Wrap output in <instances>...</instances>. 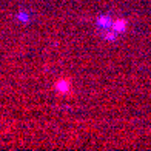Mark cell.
Segmentation results:
<instances>
[{
  "label": "cell",
  "mask_w": 151,
  "mask_h": 151,
  "mask_svg": "<svg viewBox=\"0 0 151 151\" xmlns=\"http://www.w3.org/2000/svg\"><path fill=\"white\" fill-rule=\"evenodd\" d=\"M19 19L20 20H29V16L28 14H19Z\"/></svg>",
  "instance_id": "5b68a950"
},
{
  "label": "cell",
  "mask_w": 151,
  "mask_h": 151,
  "mask_svg": "<svg viewBox=\"0 0 151 151\" xmlns=\"http://www.w3.org/2000/svg\"><path fill=\"white\" fill-rule=\"evenodd\" d=\"M105 39L106 40H114L116 39V34L114 32H108V34H105Z\"/></svg>",
  "instance_id": "277c9868"
},
{
  "label": "cell",
  "mask_w": 151,
  "mask_h": 151,
  "mask_svg": "<svg viewBox=\"0 0 151 151\" xmlns=\"http://www.w3.org/2000/svg\"><path fill=\"white\" fill-rule=\"evenodd\" d=\"M113 26H114V31L116 32H122V31H125L127 29V20H116V22L113 23Z\"/></svg>",
  "instance_id": "3957f363"
},
{
  "label": "cell",
  "mask_w": 151,
  "mask_h": 151,
  "mask_svg": "<svg viewBox=\"0 0 151 151\" xmlns=\"http://www.w3.org/2000/svg\"><path fill=\"white\" fill-rule=\"evenodd\" d=\"M114 22L111 19H109L108 16H100V17H97V25L99 26H104V28H108V26H111Z\"/></svg>",
  "instance_id": "7a4b0ae2"
},
{
  "label": "cell",
  "mask_w": 151,
  "mask_h": 151,
  "mask_svg": "<svg viewBox=\"0 0 151 151\" xmlns=\"http://www.w3.org/2000/svg\"><path fill=\"white\" fill-rule=\"evenodd\" d=\"M56 90L62 94H66L68 91H70V80H65V79L59 80L56 83Z\"/></svg>",
  "instance_id": "6da1fadb"
}]
</instances>
